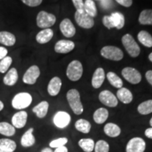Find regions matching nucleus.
<instances>
[{
	"label": "nucleus",
	"mask_w": 152,
	"mask_h": 152,
	"mask_svg": "<svg viewBox=\"0 0 152 152\" xmlns=\"http://www.w3.org/2000/svg\"><path fill=\"white\" fill-rule=\"evenodd\" d=\"M99 99L104 105L109 107H115L118 104L116 96L109 90H104L99 95Z\"/></svg>",
	"instance_id": "9b49d317"
},
{
	"label": "nucleus",
	"mask_w": 152,
	"mask_h": 152,
	"mask_svg": "<svg viewBox=\"0 0 152 152\" xmlns=\"http://www.w3.org/2000/svg\"><path fill=\"white\" fill-rule=\"evenodd\" d=\"M33 98L28 92H20L15 95L12 99V106L15 109L21 110L29 106L32 103Z\"/></svg>",
	"instance_id": "20e7f679"
},
{
	"label": "nucleus",
	"mask_w": 152,
	"mask_h": 152,
	"mask_svg": "<svg viewBox=\"0 0 152 152\" xmlns=\"http://www.w3.org/2000/svg\"><path fill=\"white\" fill-rule=\"evenodd\" d=\"M18 79V71L15 68L9 70L8 73L4 77V83L7 86H13L17 83Z\"/></svg>",
	"instance_id": "412c9836"
},
{
	"label": "nucleus",
	"mask_w": 152,
	"mask_h": 152,
	"mask_svg": "<svg viewBox=\"0 0 152 152\" xmlns=\"http://www.w3.org/2000/svg\"><path fill=\"white\" fill-rule=\"evenodd\" d=\"M36 20L38 27L46 29L54 26L56 23V18L54 14H49L45 11H41L38 13Z\"/></svg>",
	"instance_id": "39448f33"
},
{
	"label": "nucleus",
	"mask_w": 152,
	"mask_h": 152,
	"mask_svg": "<svg viewBox=\"0 0 152 152\" xmlns=\"http://www.w3.org/2000/svg\"><path fill=\"white\" fill-rule=\"evenodd\" d=\"M7 54H8L7 49L4 47H0V60H1L4 57L7 56Z\"/></svg>",
	"instance_id": "c03bdc74"
},
{
	"label": "nucleus",
	"mask_w": 152,
	"mask_h": 152,
	"mask_svg": "<svg viewBox=\"0 0 152 152\" xmlns=\"http://www.w3.org/2000/svg\"><path fill=\"white\" fill-rule=\"evenodd\" d=\"M109 117V111L105 108H99L96 110L93 115L94 122L97 124H102Z\"/></svg>",
	"instance_id": "b1692460"
},
{
	"label": "nucleus",
	"mask_w": 152,
	"mask_h": 152,
	"mask_svg": "<svg viewBox=\"0 0 152 152\" xmlns=\"http://www.w3.org/2000/svg\"><path fill=\"white\" fill-rule=\"evenodd\" d=\"M33 128H30L22 136L20 144L23 147H32L35 143V138L33 134Z\"/></svg>",
	"instance_id": "4be33fe9"
},
{
	"label": "nucleus",
	"mask_w": 152,
	"mask_h": 152,
	"mask_svg": "<svg viewBox=\"0 0 152 152\" xmlns=\"http://www.w3.org/2000/svg\"><path fill=\"white\" fill-rule=\"evenodd\" d=\"M53 36H54V32L50 28H46L44 29L36 35V41L39 44L43 45V44H46L49 42L51 39H52Z\"/></svg>",
	"instance_id": "a211bd4d"
},
{
	"label": "nucleus",
	"mask_w": 152,
	"mask_h": 152,
	"mask_svg": "<svg viewBox=\"0 0 152 152\" xmlns=\"http://www.w3.org/2000/svg\"><path fill=\"white\" fill-rule=\"evenodd\" d=\"M59 28L61 33L66 37H72L75 35L76 29L70 19H64L61 22Z\"/></svg>",
	"instance_id": "4468645a"
},
{
	"label": "nucleus",
	"mask_w": 152,
	"mask_h": 152,
	"mask_svg": "<svg viewBox=\"0 0 152 152\" xmlns=\"http://www.w3.org/2000/svg\"><path fill=\"white\" fill-rule=\"evenodd\" d=\"M117 99L123 104H128L132 102L133 96L132 92L125 87H121L117 91Z\"/></svg>",
	"instance_id": "6ab92c4d"
},
{
	"label": "nucleus",
	"mask_w": 152,
	"mask_h": 152,
	"mask_svg": "<svg viewBox=\"0 0 152 152\" xmlns=\"http://www.w3.org/2000/svg\"><path fill=\"white\" fill-rule=\"evenodd\" d=\"M119 4L125 7H130L132 4V0H115Z\"/></svg>",
	"instance_id": "37998d69"
},
{
	"label": "nucleus",
	"mask_w": 152,
	"mask_h": 152,
	"mask_svg": "<svg viewBox=\"0 0 152 152\" xmlns=\"http://www.w3.org/2000/svg\"><path fill=\"white\" fill-rule=\"evenodd\" d=\"M146 149V142L141 137L131 139L126 146V152H144Z\"/></svg>",
	"instance_id": "9d476101"
},
{
	"label": "nucleus",
	"mask_w": 152,
	"mask_h": 152,
	"mask_svg": "<svg viewBox=\"0 0 152 152\" xmlns=\"http://www.w3.org/2000/svg\"><path fill=\"white\" fill-rule=\"evenodd\" d=\"M0 152H9V151H5V150H3L1 149H0Z\"/></svg>",
	"instance_id": "603ef678"
},
{
	"label": "nucleus",
	"mask_w": 152,
	"mask_h": 152,
	"mask_svg": "<svg viewBox=\"0 0 152 152\" xmlns=\"http://www.w3.org/2000/svg\"><path fill=\"white\" fill-rule=\"evenodd\" d=\"M49 109V103L46 101H43L38 104L33 109V111L39 118H43L46 116Z\"/></svg>",
	"instance_id": "393cba45"
},
{
	"label": "nucleus",
	"mask_w": 152,
	"mask_h": 152,
	"mask_svg": "<svg viewBox=\"0 0 152 152\" xmlns=\"http://www.w3.org/2000/svg\"><path fill=\"white\" fill-rule=\"evenodd\" d=\"M101 55L106 59L118 61L123 59V52L115 46H106L101 49Z\"/></svg>",
	"instance_id": "423d86ee"
},
{
	"label": "nucleus",
	"mask_w": 152,
	"mask_h": 152,
	"mask_svg": "<svg viewBox=\"0 0 152 152\" xmlns=\"http://www.w3.org/2000/svg\"><path fill=\"white\" fill-rule=\"evenodd\" d=\"M28 119V113L27 112L24 111H20L17 112L13 115L11 122H12L13 126L16 128H22L26 125L27 123Z\"/></svg>",
	"instance_id": "2eb2a0df"
},
{
	"label": "nucleus",
	"mask_w": 152,
	"mask_h": 152,
	"mask_svg": "<svg viewBox=\"0 0 152 152\" xmlns=\"http://www.w3.org/2000/svg\"><path fill=\"white\" fill-rule=\"evenodd\" d=\"M100 6L104 9H111L113 6V0H101Z\"/></svg>",
	"instance_id": "a19ab883"
},
{
	"label": "nucleus",
	"mask_w": 152,
	"mask_h": 152,
	"mask_svg": "<svg viewBox=\"0 0 152 152\" xmlns=\"http://www.w3.org/2000/svg\"><path fill=\"white\" fill-rule=\"evenodd\" d=\"M83 73V67L80 61L74 60L68 64L66 70V75L71 81H77L81 78Z\"/></svg>",
	"instance_id": "7ed1b4c3"
},
{
	"label": "nucleus",
	"mask_w": 152,
	"mask_h": 152,
	"mask_svg": "<svg viewBox=\"0 0 152 152\" xmlns=\"http://www.w3.org/2000/svg\"><path fill=\"white\" fill-rule=\"evenodd\" d=\"M74 7L77 11L84 10V2L83 0H72Z\"/></svg>",
	"instance_id": "79ce46f5"
},
{
	"label": "nucleus",
	"mask_w": 152,
	"mask_h": 152,
	"mask_svg": "<svg viewBox=\"0 0 152 152\" xmlns=\"http://www.w3.org/2000/svg\"><path fill=\"white\" fill-rule=\"evenodd\" d=\"M137 111L142 115H148L152 113V99L142 102L138 106Z\"/></svg>",
	"instance_id": "f704fd0d"
},
{
	"label": "nucleus",
	"mask_w": 152,
	"mask_h": 152,
	"mask_svg": "<svg viewBox=\"0 0 152 152\" xmlns=\"http://www.w3.org/2000/svg\"><path fill=\"white\" fill-rule=\"evenodd\" d=\"M123 77L131 84H139L142 80V75L135 68L125 67L122 70Z\"/></svg>",
	"instance_id": "6e6552de"
},
{
	"label": "nucleus",
	"mask_w": 152,
	"mask_h": 152,
	"mask_svg": "<svg viewBox=\"0 0 152 152\" xmlns=\"http://www.w3.org/2000/svg\"><path fill=\"white\" fill-rule=\"evenodd\" d=\"M96 1H101V0H96Z\"/></svg>",
	"instance_id": "5fc2aeb1"
},
{
	"label": "nucleus",
	"mask_w": 152,
	"mask_h": 152,
	"mask_svg": "<svg viewBox=\"0 0 152 152\" xmlns=\"http://www.w3.org/2000/svg\"><path fill=\"white\" fill-rule=\"evenodd\" d=\"M75 127L77 129V130H78L79 132L85 133V134H87V133L90 132L91 130L90 123L85 119L77 120L75 124Z\"/></svg>",
	"instance_id": "2f4dec72"
},
{
	"label": "nucleus",
	"mask_w": 152,
	"mask_h": 152,
	"mask_svg": "<svg viewBox=\"0 0 152 152\" xmlns=\"http://www.w3.org/2000/svg\"><path fill=\"white\" fill-rule=\"evenodd\" d=\"M105 80V72L102 68H98L95 70L92 79V85L95 89L102 86Z\"/></svg>",
	"instance_id": "f3484780"
},
{
	"label": "nucleus",
	"mask_w": 152,
	"mask_h": 152,
	"mask_svg": "<svg viewBox=\"0 0 152 152\" xmlns=\"http://www.w3.org/2000/svg\"><path fill=\"white\" fill-rule=\"evenodd\" d=\"M78 144L80 147L85 152H92L94 149L95 143L94 140L90 138L81 139L79 140Z\"/></svg>",
	"instance_id": "c85d7f7f"
},
{
	"label": "nucleus",
	"mask_w": 152,
	"mask_h": 152,
	"mask_svg": "<svg viewBox=\"0 0 152 152\" xmlns=\"http://www.w3.org/2000/svg\"><path fill=\"white\" fill-rule=\"evenodd\" d=\"M62 82L58 77H54L49 81L48 87H47V91L49 95L54 96L58 95L59 93L61 88Z\"/></svg>",
	"instance_id": "dca6fc26"
},
{
	"label": "nucleus",
	"mask_w": 152,
	"mask_h": 152,
	"mask_svg": "<svg viewBox=\"0 0 152 152\" xmlns=\"http://www.w3.org/2000/svg\"><path fill=\"white\" fill-rule=\"evenodd\" d=\"M109 144L104 140H99L94 145V152H109Z\"/></svg>",
	"instance_id": "e433bc0d"
},
{
	"label": "nucleus",
	"mask_w": 152,
	"mask_h": 152,
	"mask_svg": "<svg viewBox=\"0 0 152 152\" xmlns=\"http://www.w3.org/2000/svg\"><path fill=\"white\" fill-rule=\"evenodd\" d=\"M75 20L77 24L85 29H90L94 25V18L89 16L85 10L76 11L75 13Z\"/></svg>",
	"instance_id": "0eeeda50"
},
{
	"label": "nucleus",
	"mask_w": 152,
	"mask_h": 152,
	"mask_svg": "<svg viewBox=\"0 0 152 152\" xmlns=\"http://www.w3.org/2000/svg\"><path fill=\"white\" fill-rule=\"evenodd\" d=\"M41 152H54V151H53L50 148H45V149L42 150Z\"/></svg>",
	"instance_id": "09e8293b"
},
{
	"label": "nucleus",
	"mask_w": 152,
	"mask_h": 152,
	"mask_svg": "<svg viewBox=\"0 0 152 152\" xmlns=\"http://www.w3.org/2000/svg\"><path fill=\"white\" fill-rule=\"evenodd\" d=\"M40 75V70L36 65H33L28 68L23 77V81L28 85H34Z\"/></svg>",
	"instance_id": "1a4fd4ad"
},
{
	"label": "nucleus",
	"mask_w": 152,
	"mask_h": 152,
	"mask_svg": "<svg viewBox=\"0 0 152 152\" xmlns=\"http://www.w3.org/2000/svg\"><path fill=\"white\" fill-rule=\"evenodd\" d=\"M75 48V43L73 41L61 39L58 41L54 46V51L58 54H67Z\"/></svg>",
	"instance_id": "ddd939ff"
},
{
	"label": "nucleus",
	"mask_w": 152,
	"mask_h": 152,
	"mask_svg": "<svg viewBox=\"0 0 152 152\" xmlns=\"http://www.w3.org/2000/svg\"><path fill=\"white\" fill-rule=\"evenodd\" d=\"M84 10L89 16L94 18L97 15V9L93 0H86L84 2Z\"/></svg>",
	"instance_id": "72a5a7b5"
},
{
	"label": "nucleus",
	"mask_w": 152,
	"mask_h": 152,
	"mask_svg": "<svg viewBox=\"0 0 152 152\" xmlns=\"http://www.w3.org/2000/svg\"><path fill=\"white\" fill-rule=\"evenodd\" d=\"M71 119V115L67 112L58 111L54 115L53 122L57 128L63 129L66 128L70 124Z\"/></svg>",
	"instance_id": "f8f14e48"
},
{
	"label": "nucleus",
	"mask_w": 152,
	"mask_h": 152,
	"mask_svg": "<svg viewBox=\"0 0 152 152\" xmlns=\"http://www.w3.org/2000/svg\"><path fill=\"white\" fill-rule=\"evenodd\" d=\"M140 42L147 47H152V36L145 30H142L137 35Z\"/></svg>",
	"instance_id": "bb28decb"
},
{
	"label": "nucleus",
	"mask_w": 152,
	"mask_h": 152,
	"mask_svg": "<svg viewBox=\"0 0 152 152\" xmlns=\"http://www.w3.org/2000/svg\"><path fill=\"white\" fill-rule=\"evenodd\" d=\"M102 23H103L104 26L108 29H111V28H115L111 16H104L103 17V19H102Z\"/></svg>",
	"instance_id": "58836bf2"
},
{
	"label": "nucleus",
	"mask_w": 152,
	"mask_h": 152,
	"mask_svg": "<svg viewBox=\"0 0 152 152\" xmlns=\"http://www.w3.org/2000/svg\"><path fill=\"white\" fill-rule=\"evenodd\" d=\"M111 17L113 20L114 27L118 30H121L125 26V16L120 12L112 13Z\"/></svg>",
	"instance_id": "a878e982"
},
{
	"label": "nucleus",
	"mask_w": 152,
	"mask_h": 152,
	"mask_svg": "<svg viewBox=\"0 0 152 152\" xmlns=\"http://www.w3.org/2000/svg\"><path fill=\"white\" fill-rule=\"evenodd\" d=\"M68 102L71 106L72 111L76 115H80L83 112V106L80 100V95L75 89H71L66 94Z\"/></svg>",
	"instance_id": "f257e3e1"
},
{
	"label": "nucleus",
	"mask_w": 152,
	"mask_h": 152,
	"mask_svg": "<svg viewBox=\"0 0 152 152\" xmlns=\"http://www.w3.org/2000/svg\"><path fill=\"white\" fill-rule=\"evenodd\" d=\"M16 148V142L9 139H0V149L14 152Z\"/></svg>",
	"instance_id": "473e14b6"
},
{
	"label": "nucleus",
	"mask_w": 152,
	"mask_h": 152,
	"mask_svg": "<svg viewBox=\"0 0 152 152\" xmlns=\"http://www.w3.org/2000/svg\"><path fill=\"white\" fill-rule=\"evenodd\" d=\"M16 129L12 125L7 122L0 123V134L3 135L11 137L14 135Z\"/></svg>",
	"instance_id": "7c9ffc66"
},
{
	"label": "nucleus",
	"mask_w": 152,
	"mask_h": 152,
	"mask_svg": "<svg viewBox=\"0 0 152 152\" xmlns=\"http://www.w3.org/2000/svg\"><path fill=\"white\" fill-rule=\"evenodd\" d=\"M139 23L142 25H152V9H145L140 13Z\"/></svg>",
	"instance_id": "c756f323"
},
{
	"label": "nucleus",
	"mask_w": 152,
	"mask_h": 152,
	"mask_svg": "<svg viewBox=\"0 0 152 152\" xmlns=\"http://www.w3.org/2000/svg\"><path fill=\"white\" fill-rule=\"evenodd\" d=\"M145 77L148 83L152 86V71H148L145 74Z\"/></svg>",
	"instance_id": "a18cd8bd"
},
{
	"label": "nucleus",
	"mask_w": 152,
	"mask_h": 152,
	"mask_svg": "<svg viewBox=\"0 0 152 152\" xmlns=\"http://www.w3.org/2000/svg\"><path fill=\"white\" fill-rule=\"evenodd\" d=\"M12 64V58L10 56H6L0 61V73H5L8 71L10 66Z\"/></svg>",
	"instance_id": "c9c22d12"
},
{
	"label": "nucleus",
	"mask_w": 152,
	"mask_h": 152,
	"mask_svg": "<svg viewBox=\"0 0 152 152\" xmlns=\"http://www.w3.org/2000/svg\"><path fill=\"white\" fill-rule=\"evenodd\" d=\"M145 136L149 139H152V128H147L145 130Z\"/></svg>",
	"instance_id": "49530a36"
},
{
	"label": "nucleus",
	"mask_w": 152,
	"mask_h": 152,
	"mask_svg": "<svg viewBox=\"0 0 152 152\" xmlns=\"http://www.w3.org/2000/svg\"><path fill=\"white\" fill-rule=\"evenodd\" d=\"M4 109V104L1 101H0V111Z\"/></svg>",
	"instance_id": "8fccbe9b"
},
{
	"label": "nucleus",
	"mask_w": 152,
	"mask_h": 152,
	"mask_svg": "<svg viewBox=\"0 0 152 152\" xmlns=\"http://www.w3.org/2000/svg\"><path fill=\"white\" fill-rule=\"evenodd\" d=\"M105 134L110 137H116L119 136L121 132V130L118 125L113 123H107L104 128Z\"/></svg>",
	"instance_id": "5701e85b"
},
{
	"label": "nucleus",
	"mask_w": 152,
	"mask_h": 152,
	"mask_svg": "<svg viewBox=\"0 0 152 152\" xmlns=\"http://www.w3.org/2000/svg\"><path fill=\"white\" fill-rule=\"evenodd\" d=\"M149 59L150 60V61L152 62V52L149 55Z\"/></svg>",
	"instance_id": "3c124183"
},
{
	"label": "nucleus",
	"mask_w": 152,
	"mask_h": 152,
	"mask_svg": "<svg viewBox=\"0 0 152 152\" xmlns=\"http://www.w3.org/2000/svg\"><path fill=\"white\" fill-rule=\"evenodd\" d=\"M68 142V139L66 137H61L53 140L50 142L49 146L51 148H58L64 146Z\"/></svg>",
	"instance_id": "4c0bfd02"
},
{
	"label": "nucleus",
	"mask_w": 152,
	"mask_h": 152,
	"mask_svg": "<svg viewBox=\"0 0 152 152\" xmlns=\"http://www.w3.org/2000/svg\"><path fill=\"white\" fill-rule=\"evenodd\" d=\"M22 2L30 7H35L40 5L42 0H21Z\"/></svg>",
	"instance_id": "ea45409f"
},
{
	"label": "nucleus",
	"mask_w": 152,
	"mask_h": 152,
	"mask_svg": "<svg viewBox=\"0 0 152 152\" xmlns=\"http://www.w3.org/2000/svg\"><path fill=\"white\" fill-rule=\"evenodd\" d=\"M67 147H66L65 146H63V147L56 148L55 151L54 152H68Z\"/></svg>",
	"instance_id": "de8ad7c7"
},
{
	"label": "nucleus",
	"mask_w": 152,
	"mask_h": 152,
	"mask_svg": "<svg viewBox=\"0 0 152 152\" xmlns=\"http://www.w3.org/2000/svg\"><path fill=\"white\" fill-rule=\"evenodd\" d=\"M121 40L127 52L131 57L136 58L140 55V47L132 35L130 34H126L123 36Z\"/></svg>",
	"instance_id": "f03ea898"
},
{
	"label": "nucleus",
	"mask_w": 152,
	"mask_h": 152,
	"mask_svg": "<svg viewBox=\"0 0 152 152\" xmlns=\"http://www.w3.org/2000/svg\"><path fill=\"white\" fill-rule=\"evenodd\" d=\"M16 39L14 34L7 31L0 32V43L7 47L14 46Z\"/></svg>",
	"instance_id": "aec40b11"
},
{
	"label": "nucleus",
	"mask_w": 152,
	"mask_h": 152,
	"mask_svg": "<svg viewBox=\"0 0 152 152\" xmlns=\"http://www.w3.org/2000/svg\"><path fill=\"white\" fill-rule=\"evenodd\" d=\"M149 123H150V125H151V126L152 127V117H151V120H150V121H149Z\"/></svg>",
	"instance_id": "864d4df0"
},
{
	"label": "nucleus",
	"mask_w": 152,
	"mask_h": 152,
	"mask_svg": "<svg viewBox=\"0 0 152 152\" xmlns=\"http://www.w3.org/2000/svg\"><path fill=\"white\" fill-rule=\"evenodd\" d=\"M106 77H107L108 80H109L110 84H111L112 86L118 89L123 87V80L116 73L111 71L109 72V73H107V75H106Z\"/></svg>",
	"instance_id": "cd10ccee"
}]
</instances>
